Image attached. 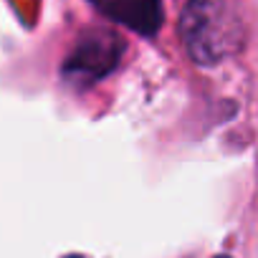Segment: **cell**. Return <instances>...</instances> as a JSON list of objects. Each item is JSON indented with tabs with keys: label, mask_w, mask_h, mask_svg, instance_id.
<instances>
[{
	"label": "cell",
	"mask_w": 258,
	"mask_h": 258,
	"mask_svg": "<svg viewBox=\"0 0 258 258\" xmlns=\"http://www.w3.org/2000/svg\"><path fill=\"white\" fill-rule=\"evenodd\" d=\"M240 0H187L180 16V41L198 66H218L245 46Z\"/></svg>",
	"instance_id": "6da1fadb"
},
{
	"label": "cell",
	"mask_w": 258,
	"mask_h": 258,
	"mask_svg": "<svg viewBox=\"0 0 258 258\" xmlns=\"http://www.w3.org/2000/svg\"><path fill=\"white\" fill-rule=\"evenodd\" d=\"M121 53V36H116L114 31H89L74 43L71 53L61 66V74L71 86L84 89L109 76L119 66Z\"/></svg>",
	"instance_id": "7a4b0ae2"
},
{
	"label": "cell",
	"mask_w": 258,
	"mask_h": 258,
	"mask_svg": "<svg viewBox=\"0 0 258 258\" xmlns=\"http://www.w3.org/2000/svg\"><path fill=\"white\" fill-rule=\"evenodd\" d=\"M91 3L109 21L142 36H152L162 26L160 0H91Z\"/></svg>",
	"instance_id": "3957f363"
},
{
	"label": "cell",
	"mask_w": 258,
	"mask_h": 258,
	"mask_svg": "<svg viewBox=\"0 0 258 258\" xmlns=\"http://www.w3.org/2000/svg\"><path fill=\"white\" fill-rule=\"evenodd\" d=\"M66 258H84V255H66Z\"/></svg>",
	"instance_id": "277c9868"
},
{
	"label": "cell",
	"mask_w": 258,
	"mask_h": 258,
	"mask_svg": "<svg viewBox=\"0 0 258 258\" xmlns=\"http://www.w3.org/2000/svg\"><path fill=\"white\" fill-rule=\"evenodd\" d=\"M215 258H230V255H215Z\"/></svg>",
	"instance_id": "5b68a950"
}]
</instances>
